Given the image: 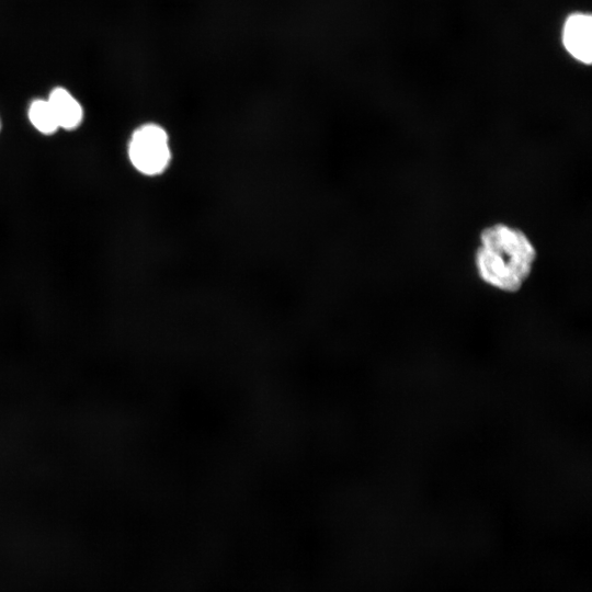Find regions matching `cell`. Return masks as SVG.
Masks as SVG:
<instances>
[{"label":"cell","instance_id":"5b68a950","mask_svg":"<svg viewBox=\"0 0 592 592\" xmlns=\"http://www.w3.org/2000/svg\"><path fill=\"white\" fill-rule=\"evenodd\" d=\"M26 118L33 129L43 136H53L59 132L55 115L46 98L30 101Z\"/></svg>","mask_w":592,"mask_h":592},{"label":"cell","instance_id":"7a4b0ae2","mask_svg":"<svg viewBox=\"0 0 592 592\" xmlns=\"http://www.w3.org/2000/svg\"><path fill=\"white\" fill-rule=\"evenodd\" d=\"M127 157L138 173L146 177L161 174L171 159L167 132L155 123L136 127L127 143Z\"/></svg>","mask_w":592,"mask_h":592},{"label":"cell","instance_id":"3957f363","mask_svg":"<svg viewBox=\"0 0 592 592\" xmlns=\"http://www.w3.org/2000/svg\"><path fill=\"white\" fill-rule=\"evenodd\" d=\"M561 41L567 53L581 64L592 61V18L588 13L570 14L563 23Z\"/></svg>","mask_w":592,"mask_h":592},{"label":"cell","instance_id":"6da1fadb","mask_svg":"<svg viewBox=\"0 0 592 592\" xmlns=\"http://www.w3.org/2000/svg\"><path fill=\"white\" fill-rule=\"evenodd\" d=\"M535 260L536 249L522 230L505 224L482 229L475 264L486 284L515 293L530 277Z\"/></svg>","mask_w":592,"mask_h":592},{"label":"cell","instance_id":"8992f818","mask_svg":"<svg viewBox=\"0 0 592 592\" xmlns=\"http://www.w3.org/2000/svg\"><path fill=\"white\" fill-rule=\"evenodd\" d=\"M1 129H2V121H1V116H0V134H1Z\"/></svg>","mask_w":592,"mask_h":592},{"label":"cell","instance_id":"277c9868","mask_svg":"<svg viewBox=\"0 0 592 592\" xmlns=\"http://www.w3.org/2000/svg\"><path fill=\"white\" fill-rule=\"evenodd\" d=\"M55 115L59 132H75L86 118L84 106L80 100L65 87L53 88L46 96Z\"/></svg>","mask_w":592,"mask_h":592}]
</instances>
